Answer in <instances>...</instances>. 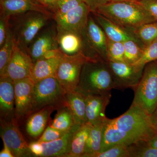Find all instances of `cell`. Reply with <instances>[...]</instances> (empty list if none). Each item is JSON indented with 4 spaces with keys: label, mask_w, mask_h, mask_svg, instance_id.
<instances>
[{
    "label": "cell",
    "mask_w": 157,
    "mask_h": 157,
    "mask_svg": "<svg viewBox=\"0 0 157 157\" xmlns=\"http://www.w3.org/2000/svg\"><path fill=\"white\" fill-rule=\"evenodd\" d=\"M0 157H14V156L9 147L4 143V148L0 152Z\"/></svg>",
    "instance_id": "cell-41"
},
{
    "label": "cell",
    "mask_w": 157,
    "mask_h": 157,
    "mask_svg": "<svg viewBox=\"0 0 157 157\" xmlns=\"http://www.w3.org/2000/svg\"><path fill=\"white\" fill-rule=\"evenodd\" d=\"M65 104L70 107L75 124L80 126L87 123L86 117V96L78 90L65 95Z\"/></svg>",
    "instance_id": "cell-21"
},
{
    "label": "cell",
    "mask_w": 157,
    "mask_h": 157,
    "mask_svg": "<svg viewBox=\"0 0 157 157\" xmlns=\"http://www.w3.org/2000/svg\"><path fill=\"white\" fill-rule=\"evenodd\" d=\"M88 59L82 52L73 55L64 54L56 77L65 95L77 89L82 69Z\"/></svg>",
    "instance_id": "cell-8"
},
{
    "label": "cell",
    "mask_w": 157,
    "mask_h": 157,
    "mask_svg": "<svg viewBox=\"0 0 157 157\" xmlns=\"http://www.w3.org/2000/svg\"><path fill=\"white\" fill-rule=\"evenodd\" d=\"M94 12L129 29L157 21L138 1L110 2L100 6Z\"/></svg>",
    "instance_id": "cell-1"
},
{
    "label": "cell",
    "mask_w": 157,
    "mask_h": 157,
    "mask_svg": "<svg viewBox=\"0 0 157 157\" xmlns=\"http://www.w3.org/2000/svg\"><path fill=\"white\" fill-rule=\"evenodd\" d=\"M29 149L32 155L35 157H40L42 151V146L41 142L33 141L29 144Z\"/></svg>",
    "instance_id": "cell-39"
},
{
    "label": "cell",
    "mask_w": 157,
    "mask_h": 157,
    "mask_svg": "<svg viewBox=\"0 0 157 157\" xmlns=\"http://www.w3.org/2000/svg\"><path fill=\"white\" fill-rule=\"evenodd\" d=\"M147 143L150 146L152 147L157 148V134L150 140H147Z\"/></svg>",
    "instance_id": "cell-44"
},
{
    "label": "cell",
    "mask_w": 157,
    "mask_h": 157,
    "mask_svg": "<svg viewBox=\"0 0 157 157\" xmlns=\"http://www.w3.org/2000/svg\"><path fill=\"white\" fill-rule=\"evenodd\" d=\"M10 17L4 16L1 14L0 15V47L5 43L9 29Z\"/></svg>",
    "instance_id": "cell-36"
},
{
    "label": "cell",
    "mask_w": 157,
    "mask_h": 157,
    "mask_svg": "<svg viewBox=\"0 0 157 157\" xmlns=\"http://www.w3.org/2000/svg\"><path fill=\"white\" fill-rule=\"evenodd\" d=\"M0 5L1 14L7 17L31 11H40L51 15L47 8L36 0H0Z\"/></svg>",
    "instance_id": "cell-15"
},
{
    "label": "cell",
    "mask_w": 157,
    "mask_h": 157,
    "mask_svg": "<svg viewBox=\"0 0 157 157\" xmlns=\"http://www.w3.org/2000/svg\"><path fill=\"white\" fill-rule=\"evenodd\" d=\"M92 13L95 19L104 31L108 39L115 42H122L128 40H133L145 47L128 29L118 25L101 14L95 12Z\"/></svg>",
    "instance_id": "cell-16"
},
{
    "label": "cell",
    "mask_w": 157,
    "mask_h": 157,
    "mask_svg": "<svg viewBox=\"0 0 157 157\" xmlns=\"http://www.w3.org/2000/svg\"><path fill=\"white\" fill-rule=\"evenodd\" d=\"M63 55L52 59L38 60L34 63L30 78L35 83L48 77H56Z\"/></svg>",
    "instance_id": "cell-22"
},
{
    "label": "cell",
    "mask_w": 157,
    "mask_h": 157,
    "mask_svg": "<svg viewBox=\"0 0 157 157\" xmlns=\"http://www.w3.org/2000/svg\"><path fill=\"white\" fill-rule=\"evenodd\" d=\"M32 42L28 53L34 63L42 58L47 51L59 48L57 36L50 30L42 33Z\"/></svg>",
    "instance_id": "cell-18"
},
{
    "label": "cell",
    "mask_w": 157,
    "mask_h": 157,
    "mask_svg": "<svg viewBox=\"0 0 157 157\" xmlns=\"http://www.w3.org/2000/svg\"><path fill=\"white\" fill-rule=\"evenodd\" d=\"M57 38L59 48L64 53L73 55L81 52L82 41L79 34L69 31L59 32Z\"/></svg>",
    "instance_id": "cell-23"
},
{
    "label": "cell",
    "mask_w": 157,
    "mask_h": 157,
    "mask_svg": "<svg viewBox=\"0 0 157 157\" xmlns=\"http://www.w3.org/2000/svg\"><path fill=\"white\" fill-rule=\"evenodd\" d=\"M128 145L119 144L94 155L93 157H130Z\"/></svg>",
    "instance_id": "cell-34"
},
{
    "label": "cell",
    "mask_w": 157,
    "mask_h": 157,
    "mask_svg": "<svg viewBox=\"0 0 157 157\" xmlns=\"http://www.w3.org/2000/svg\"><path fill=\"white\" fill-rule=\"evenodd\" d=\"M134 90L132 104L151 115L157 107V60L146 65L142 77Z\"/></svg>",
    "instance_id": "cell-5"
},
{
    "label": "cell",
    "mask_w": 157,
    "mask_h": 157,
    "mask_svg": "<svg viewBox=\"0 0 157 157\" xmlns=\"http://www.w3.org/2000/svg\"><path fill=\"white\" fill-rule=\"evenodd\" d=\"M79 127H75L64 136L56 140L41 142L42 151L40 157H67L71 149L73 133Z\"/></svg>",
    "instance_id": "cell-19"
},
{
    "label": "cell",
    "mask_w": 157,
    "mask_h": 157,
    "mask_svg": "<svg viewBox=\"0 0 157 157\" xmlns=\"http://www.w3.org/2000/svg\"><path fill=\"white\" fill-rule=\"evenodd\" d=\"M128 148L130 157H157V148L150 146L147 140L137 141Z\"/></svg>",
    "instance_id": "cell-29"
},
{
    "label": "cell",
    "mask_w": 157,
    "mask_h": 157,
    "mask_svg": "<svg viewBox=\"0 0 157 157\" xmlns=\"http://www.w3.org/2000/svg\"><path fill=\"white\" fill-rule=\"evenodd\" d=\"M124 47V62L134 64L140 59L145 47L133 40L123 42Z\"/></svg>",
    "instance_id": "cell-30"
},
{
    "label": "cell",
    "mask_w": 157,
    "mask_h": 157,
    "mask_svg": "<svg viewBox=\"0 0 157 157\" xmlns=\"http://www.w3.org/2000/svg\"><path fill=\"white\" fill-rule=\"evenodd\" d=\"M129 30L145 47L157 39V21L145 24L137 28Z\"/></svg>",
    "instance_id": "cell-27"
},
{
    "label": "cell",
    "mask_w": 157,
    "mask_h": 157,
    "mask_svg": "<svg viewBox=\"0 0 157 157\" xmlns=\"http://www.w3.org/2000/svg\"><path fill=\"white\" fill-rule=\"evenodd\" d=\"M15 117L10 120L1 119V137L14 155V157L32 155L29 144L20 131Z\"/></svg>",
    "instance_id": "cell-9"
},
{
    "label": "cell",
    "mask_w": 157,
    "mask_h": 157,
    "mask_svg": "<svg viewBox=\"0 0 157 157\" xmlns=\"http://www.w3.org/2000/svg\"><path fill=\"white\" fill-rule=\"evenodd\" d=\"M14 44L13 35L9 27L5 43L2 47H0V76H3L6 73L7 67L12 56Z\"/></svg>",
    "instance_id": "cell-28"
},
{
    "label": "cell",
    "mask_w": 157,
    "mask_h": 157,
    "mask_svg": "<svg viewBox=\"0 0 157 157\" xmlns=\"http://www.w3.org/2000/svg\"><path fill=\"white\" fill-rule=\"evenodd\" d=\"M54 109H56L52 106L45 107L29 117L26 123V131L30 137L37 138L42 135Z\"/></svg>",
    "instance_id": "cell-20"
},
{
    "label": "cell",
    "mask_w": 157,
    "mask_h": 157,
    "mask_svg": "<svg viewBox=\"0 0 157 157\" xmlns=\"http://www.w3.org/2000/svg\"><path fill=\"white\" fill-rule=\"evenodd\" d=\"M14 82L15 111L17 121H21L33 113L34 82L30 77Z\"/></svg>",
    "instance_id": "cell-10"
},
{
    "label": "cell",
    "mask_w": 157,
    "mask_h": 157,
    "mask_svg": "<svg viewBox=\"0 0 157 157\" xmlns=\"http://www.w3.org/2000/svg\"><path fill=\"white\" fill-rule=\"evenodd\" d=\"M156 60H157V39L145 47L142 56L133 65L139 70H144L146 64Z\"/></svg>",
    "instance_id": "cell-32"
},
{
    "label": "cell",
    "mask_w": 157,
    "mask_h": 157,
    "mask_svg": "<svg viewBox=\"0 0 157 157\" xmlns=\"http://www.w3.org/2000/svg\"><path fill=\"white\" fill-rule=\"evenodd\" d=\"M104 121L93 125L82 157H93L94 155L101 151Z\"/></svg>",
    "instance_id": "cell-26"
},
{
    "label": "cell",
    "mask_w": 157,
    "mask_h": 157,
    "mask_svg": "<svg viewBox=\"0 0 157 157\" xmlns=\"http://www.w3.org/2000/svg\"><path fill=\"white\" fill-rule=\"evenodd\" d=\"M115 84L108 62L88 59L82 69L76 90L85 96L99 95L111 92Z\"/></svg>",
    "instance_id": "cell-2"
},
{
    "label": "cell",
    "mask_w": 157,
    "mask_h": 157,
    "mask_svg": "<svg viewBox=\"0 0 157 157\" xmlns=\"http://www.w3.org/2000/svg\"><path fill=\"white\" fill-rule=\"evenodd\" d=\"M63 52L59 48H54L47 51L41 59H50L57 57L62 56L63 55Z\"/></svg>",
    "instance_id": "cell-40"
},
{
    "label": "cell",
    "mask_w": 157,
    "mask_h": 157,
    "mask_svg": "<svg viewBox=\"0 0 157 157\" xmlns=\"http://www.w3.org/2000/svg\"><path fill=\"white\" fill-rule=\"evenodd\" d=\"M82 0H56L50 9L53 16L62 15L79 6Z\"/></svg>",
    "instance_id": "cell-33"
},
{
    "label": "cell",
    "mask_w": 157,
    "mask_h": 157,
    "mask_svg": "<svg viewBox=\"0 0 157 157\" xmlns=\"http://www.w3.org/2000/svg\"><path fill=\"white\" fill-rule=\"evenodd\" d=\"M108 61L124 62V47L123 42H115L107 38Z\"/></svg>",
    "instance_id": "cell-31"
},
{
    "label": "cell",
    "mask_w": 157,
    "mask_h": 157,
    "mask_svg": "<svg viewBox=\"0 0 157 157\" xmlns=\"http://www.w3.org/2000/svg\"><path fill=\"white\" fill-rule=\"evenodd\" d=\"M81 37V52L88 59L108 61L107 36L90 14L87 24L82 32Z\"/></svg>",
    "instance_id": "cell-6"
},
{
    "label": "cell",
    "mask_w": 157,
    "mask_h": 157,
    "mask_svg": "<svg viewBox=\"0 0 157 157\" xmlns=\"http://www.w3.org/2000/svg\"><path fill=\"white\" fill-rule=\"evenodd\" d=\"M68 132H64L53 128L48 125L37 141L40 142H47L53 141L63 137Z\"/></svg>",
    "instance_id": "cell-35"
},
{
    "label": "cell",
    "mask_w": 157,
    "mask_h": 157,
    "mask_svg": "<svg viewBox=\"0 0 157 157\" xmlns=\"http://www.w3.org/2000/svg\"><path fill=\"white\" fill-rule=\"evenodd\" d=\"M1 119L10 120L15 117L14 82L8 76H0Z\"/></svg>",
    "instance_id": "cell-14"
},
{
    "label": "cell",
    "mask_w": 157,
    "mask_h": 157,
    "mask_svg": "<svg viewBox=\"0 0 157 157\" xmlns=\"http://www.w3.org/2000/svg\"><path fill=\"white\" fill-rule=\"evenodd\" d=\"M33 65L29 55L14 42L12 56L3 76H8L13 81L28 78L30 76Z\"/></svg>",
    "instance_id": "cell-13"
},
{
    "label": "cell",
    "mask_w": 157,
    "mask_h": 157,
    "mask_svg": "<svg viewBox=\"0 0 157 157\" xmlns=\"http://www.w3.org/2000/svg\"><path fill=\"white\" fill-rule=\"evenodd\" d=\"M93 125L86 123L78 127L73 133L70 152L67 157H82Z\"/></svg>",
    "instance_id": "cell-24"
},
{
    "label": "cell",
    "mask_w": 157,
    "mask_h": 157,
    "mask_svg": "<svg viewBox=\"0 0 157 157\" xmlns=\"http://www.w3.org/2000/svg\"><path fill=\"white\" fill-rule=\"evenodd\" d=\"M65 93L56 77L44 78L34 84L33 113L49 106L57 109L65 104Z\"/></svg>",
    "instance_id": "cell-7"
},
{
    "label": "cell",
    "mask_w": 157,
    "mask_h": 157,
    "mask_svg": "<svg viewBox=\"0 0 157 157\" xmlns=\"http://www.w3.org/2000/svg\"><path fill=\"white\" fill-rule=\"evenodd\" d=\"M36 1L46 7L47 9H50L56 0H36Z\"/></svg>",
    "instance_id": "cell-43"
},
{
    "label": "cell",
    "mask_w": 157,
    "mask_h": 157,
    "mask_svg": "<svg viewBox=\"0 0 157 157\" xmlns=\"http://www.w3.org/2000/svg\"><path fill=\"white\" fill-rule=\"evenodd\" d=\"M90 10L83 2L70 11L62 15L53 16L56 21L57 32L69 31L81 35L87 24Z\"/></svg>",
    "instance_id": "cell-12"
},
{
    "label": "cell",
    "mask_w": 157,
    "mask_h": 157,
    "mask_svg": "<svg viewBox=\"0 0 157 157\" xmlns=\"http://www.w3.org/2000/svg\"><path fill=\"white\" fill-rule=\"evenodd\" d=\"M111 92L99 95L86 96V117L87 122L94 125L106 119L105 110L110 102Z\"/></svg>",
    "instance_id": "cell-17"
},
{
    "label": "cell",
    "mask_w": 157,
    "mask_h": 157,
    "mask_svg": "<svg viewBox=\"0 0 157 157\" xmlns=\"http://www.w3.org/2000/svg\"><path fill=\"white\" fill-rule=\"evenodd\" d=\"M139 0H111V2H123V1H137Z\"/></svg>",
    "instance_id": "cell-45"
},
{
    "label": "cell",
    "mask_w": 157,
    "mask_h": 157,
    "mask_svg": "<svg viewBox=\"0 0 157 157\" xmlns=\"http://www.w3.org/2000/svg\"><path fill=\"white\" fill-rule=\"evenodd\" d=\"M157 21V0L137 1Z\"/></svg>",
    "instance_id": "cell-37"
},
{
    "label": "cell",
    "mask_w": 157,
    "mask_h": 157,
    "mask_svg": "<svg viewBox=\"0 0 157 157\" xmlns=\"http://www.w3.org/2000/svg\"><path fill=\"white\" fill-rule=\"evenodd\" d=\"M57 109L58 112L54 118L49 122V126L57 130L68 132L78 126L75 124L74 117L70 107L65 103Z\"/></svg>",
    "instance_id": "cell-25"
},
{
    "label": "cell",
    "mask_w": 157,
    "mask_h": 157,
    "mask_svg": "<svg viewBox=\"0 0 157 157\" xmlns=\"http://www.w3.org/2000/svg\"><path fill=\"white\" fill-rule=\"evenodd\" d=\"M108 123L137 142L149 140L157 135L153 127L150 116L136 105L132 104L128 110L118 117L107 119Z\"/></svg>",
    "instance_id": "cell-3"
},
{
    "label": "cell",
    "mask_w": 157,
    "mask_h": 157,
    "mask_svg": "<svg viewBox=\"0 0 157 157\" xmlns=\"http://www.w3.org/2000/svg\"><path fill=\"white\" fill-rule=\"evenodd\" d=\"M107 62L113 76L115 89H135L142 77L144 70H139L125 62Z\"/></svg>",
    "instance_id": "cell-11"
},
{
    "label": "cell",
    "mask_w": 157,
    "mask_h": 157,
    "mask_svg": "<svg viewBox=\"0 0 157 157\" xmlns=\"http://www.w3.org/2000/svg\"><path fill=\"white\" fill-rule=\"evenodd\" d=\"M17 15L13 30L11 29V33L14 42L28 53L29 46L39 31L47 23L51 14L31 11Z\"/></svg>",
    "instance_id": "cell-4"
},
{
    "label": "cell",
    "mask_w": 157,
    "mask_h": 157,
    "mask_svg": "<svg viewBox=\"0 0 157 157\" xmlns=\"http://www.w3.org/2000/svg\"><path fill=\"white\" fill-rule=\"evenodd\" d=\"M150 120L153 127L157 132V107L154 112L150 115Z\"/></svg>",
    "instance_id": "cell-42"
},
{
    "label": "cell",
    "mask_w": 157,
    "mask_h": 157,
    "mask_svg": "<svg viewBox=\"0 0 157 157\" xmlns=\"http://www.w3.org/2000/svg\"><path fill=\"white\" fill-rule=\"evenodd\" d=\"M90 10L91 12H95L100 6H104L111 2V0H82Z\"/></svg>",
    "instance_id": "cell-38"
}]
</instances>
